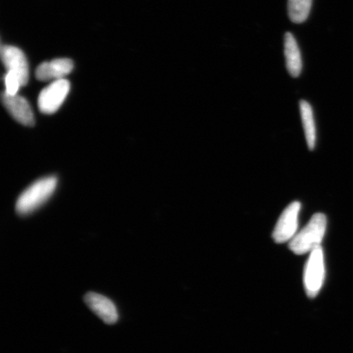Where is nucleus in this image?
I'll return each instance as SVG.
<instances>
[{
  "label": "nucleus",
  "instance_id": "f257e3e1",
  "mask_svg": "<svg viewBox=\"0 0 353 353\" xmlns=\"http://www.w3.org/2000/svg\"><path fill=\"white\" fill-rule=\"evenodd\" d=\"M326 225L327 220L325 214L319 213L313 215L306 226L290 241V250L300 255L319 248L325 236Z\"/></svg>",
  "mask_w": 353,
  "mask_h": 353
},
{
  "label": "nucleus",
  "instance_id": "f03ea898",
  "mask_svg": "<svg viewBox=\"0 0 353 353\" xmlns=\"http://www.w3.org/2000/svg\"><path fill=\"white\" fill-rule=\"evenodd\" d=\"M57 179L48 176L37 181L21 194L17 201L16 210L21 215L29 214L38 209L54 192Z\"/></svg>",
  "mask_w": 353,
  "mask_h": 353
},
{
  "label": "nucleus",
  "instance_id": "7ed1b4c3",
  "mask_svg": "<svg viewBox=\"0 0 353 353\" xmlns=\"http://www.w3.org/2000/svg\"><path fill=\"white\" fill-rule=\"evenodd\" d=\"M324 277V254L319 247L312 251L304 272V286L309 297L314 298L319 294L323 285Z\"/></svg>",
  "mask_w": 353,
  "mask_h": 353
},
{
  "label": "nucleus",
  "instance_id": "20e7f679",
  "mask_svg": "<svg viewBox=\"0 0 353 353\" xmlns=\"http://www.w3.org/2000/svg\"><path fill=\"white\" fill-rule=\"evenodd\" d=\"M70 88L68 79L54 81L43 88L38 99L39 109L44 114L55 113L61 108L69 94Z\"/></svg>",
  "mask_w": 353,
  "mask_h": 353
},
{
  "label": "nucleus",
  "instance_id": "39448f33",
  "mask_svg": "<svg viewBox=\"0 0 353 353\" xmlns=\"http://www.w3.org/2000/svg\"><path fill=\"white\" fill-rule=\"evenodd\" d=\"M301 205L298 201L287 206L272 233V238L276 243H284L293 239L299 227V214Z\"/></svg>",
  "mask_w": 353,
  "mask_h": 353
},
{
  "label": "nucleus",
  "instance_id": "423d86ee",
  "mask_svg": "<svg viewBox=\"0 0 353 353\" xmlns=\"http://www.w3.org/2000/svg\"><path fill=\"white\" fill-rule=\"evenodd\" d=\"M1 59L7 72L16 74L19 77L22 86L28 85L29 65L24 52L14 46H2Z\"/></svg>",
  "mask_w": 353,
  "mask_h": 353
},
{
  "label": "nucleus",
  "instance_id": "0eeeda50",
  "mask_svg": "<svg viewBox=\"0 0 353 353\" xmlns=\"http://www.w3.org/2000/svg\"><path fill=\"white\" fill-rule=\"evenodd\" d=\"M83 299L88 308L105 324L117 323L119 319L118 312L112 300L94 292L86 294Z\"/></svg>",
  "mask_w": 353,
  "mask_h": 353
},
{
  "label": "nucleus",
  "instance_id": "6e6552de",
  "mask_svg": "<svg viewBox=\"0 0 353 353\" xmlns=\"http://www.w3.org/2000/svg\"><path fill=\"white\" fill-rule=\"evenodd\" d=\"M2 101L8 112L17 122L26 126L34 125V118L32 109L28 101L23 97L19 94L10 95L3 92Z\"/></svg>",
  "mask_w": 353,
  "mask_h": 353
},
{
  "label": "nucleus",
  "instance_id": "1a4fd4ad",
  "mask_svg": "<svg viewBox=\"0 0 353 353\" xmlns=\"http://www.w3.org/2000/svg\"><path fill=\"white\" fill-rule=\"evenodd\" d=\"M73 61L69 59H57L46 61L39 65L35 70V77L41 81H57L64 79L72 72Z\"/></svg>",
  "mask_w": 353,
  "mask_h": 353
},
{
  "label": "nucleus",
  "instance_id": "9d476101",
  "mask_svg": "<svg viewBox=\"0 0 353 353\" xmlns=\"http://www.w3.org/2000/svg\"><path fill=\"white\" fill-rule=\"evenodd\" d=\"M284 48L286 68L290 76L296 78L302 72V57L296 39L290 32H287L284 38Z\"/></svg>",
  "mask_w": 353,
  "mask_h": 353
},
{
  "label": "nucleus",
  "instance_id": "9b49d317",
  "mask_svg": "<svg viewBox=\"0 0 353 353\" xmlns=\"http://www.w3.org/2000/svg\"><path fill=\"white\" fill-rule=\"evenodd\" d=\"M300 113L309 149L313 150L316 145V126L311 105L307 101H300Z\"/></svg>",
  "mask_w": 353,
  "mask_h": 353
},
{
  "label": "nucleus",
  "instance_id": "f8f14e48",
  "mask_svg": "<svg viewBox=\"0 0 353 353\" xmlns=\"http://www.w3.org/2000/svg\"><path fill=\"white\" fill-rule=\"evenodd\" d=\"M312 6V0H289L288 12L294 23H303L307 19Z\"/></svg>",
  "mask_w": 353,
  "mask_h": 353
},
{
  "label": "nucleus",
  "instance_id": "ddd939ff",
  "mask_svg": "<svg viewBox=\"0 0 353 353\" xmlns=\"http://www.w3.org/2000/svg\"><path fill=\"white\" fill-rule=\"evenodd\" d=\"M4 85H6V94L10 95H16L22 87L21 82L16 74L7 72L3 78Z\"/></svg>",
  "mask_w": 353,
  "mask_h": 353
}]
</instances>
